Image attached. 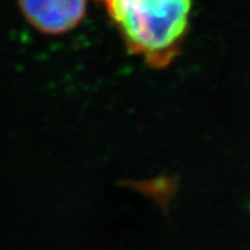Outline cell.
Instances as JSON below:
<instances>
[{"label":"cell","mask_w":250,"mask_h":250,"mask_svg":"<svg viewBox=\"0 0 250 250\" xmlns=\"http://www.w3.org/2000/svg\"><path fill=\"white\" fill-rule=\"evenodd\" d=\"M128 51L152 69H165L181 54L193 0H97Z\"/></svg>","instance_id":"obj_1"},{"label":"cell","mask_w":250,"mask_h":250,"mask_svg":"<svg viewBox=\"0 0 250 250\" xmlns=\"http://www.w3.org/2000/svg\"><path fill=\"white\" fill-rule=\"evenodd\" d=\"M24 18L39 32L59 36L81 24L87 0H18Z\"/></svg>","instance_id":"obj_2"}]
</instances>
